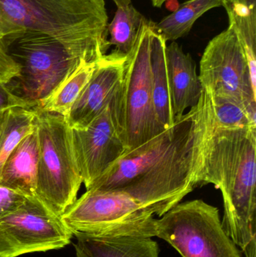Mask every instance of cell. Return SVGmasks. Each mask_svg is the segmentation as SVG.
<instances>
[{
	"instance_id": "cell-1",
	"label": "cell",
	"mask_w": 256,
	"mask_h": 257,
	"mask_svg": "<svg viewBox=\"0 0 256 257\" xmlns=\"http://www.w3.org/2000/svg\"><path fill=\"white\" fill-rule=\"evenodd\" d=\"M214 117L210 96L138 148L125 153L88 190H118L135 196L160 218L201 186L204 145Z\"/></svg>"
},
{
	"instance_id": "cell-2",
	"label": "cell",
	"mask_w": 256,
	"mask_h": 257,
	"mask_svg": "<svg viewBox=\"0 0 256 257\" xmlns=\"http://www.w3.org/2000/svg\"><path fill=\"white\" fill-rule=\"evenodd\" d=\"M201 185L223 198L222 224L246 257H256V130L224 128L213 122L204 145Z\"/></svg>"
},
{
	"instance_id": "cell-3",
	"label": "cell",
	"mask_w": 256,
	"mask_h": 257,
	"mask_svg": "<svg viewBox=\"0 0 256 257\" xmlns=\"http://www.w3.org/2000/svg\"><path fill=\"white\" fill-rule=\"evenodd\" d=\"M8 18L24 30L40 32L89 62L107 54L105 0H0Z\"/></svg>"
},
{
	"instance_id": "cell-4",
	"label": "cell",
	"mask_w": 256,
	"mask_h": 257,
	"mask_svg": "<svg viewBox=\"0 0 256 257\" xmlns=\"http://www.w3.org/2000/svg\"><path fill=\"white\" fill-rule=\"evenodd\" d=\"M0 45L20 68L19 75L6 84L8 87L21 99L37 106L81 63L89 62L52 36L33 30L9 35Z\"/></svg>"
},
{
	"instance_id": "cell-5",
	"label": "cell",
	"mask_w": 256,
	"mask_h": 257,
	"mask_svg": "<svg viewBox=\"0 0 256 257\" xmlns=\"http://www.w3.org/2000/svg\"><path fill=\"white\" fill-rule=\"evenodd\" d=\"M35 109L39 138L36 196L61 217L76 200L83 184L72 128L63 116Z\"/></svg>"
},
{
	"instance_id": "cell-6",
	"label": "cell",
	"mask_w": 256,
	"mask_h": 257,
	"mask_svg": "<svg viewBox=\"0 0 256 257\" xmlns=\"http://www.w3.org/2000/svg\"><path fill=\"white\" fill-rule=\"evenodd\" d=\"M155 216V210L126 192L88 190L61 217L73 235L153 238Z\"/></svg>"
},
{
	"instance_id": "cell-7",
	"label": "cell",
	"mask_w": 256,
	"mask_h": 257,
	"mask_svg": "<svg viewBox=\"0 0 256 257\" xmlns=\"http://www.w3.org/2000/svg\"><path fill=\"white\" fill-rule=\"evenodd\" d=\"M154 24L147 19L141 25L135 46L127 56L121 86L113 102L126 152L165 130L156 117L152 92L150 43Z\"/></svg>"
},
{
	"instance_id": "cell-8",
	"label": "cell",
	"mask_w": 256,
	"mask_h": 257,
	"mask_svg": "<svg viewBox=\"0 0 256 257\" xmlns=\"http://www.w3.org/2000/svg\"><path fill=\"white\" fill-rule=\"evenodd\" d=\"M156 236L183 257H241L219 210L201 199L177 204L156 220Z\"/></svg>"
},
{
	"instance_id": "cell-9",
	"label": "cell",
	"mask_w": 256,
	"mask_h": 257,
	"mask_svg": "<svg viewBox=\"0 0 256 257\" xmlns=\"http://www.w3.org/2000/svg\"><path fill=\"white\" fill-rule=\"evenodd\" d=\"M72 231L37 196H29L13 212L0 217V257H17L63 248Z\"/></svg>"
},
{
	"instance_id": "cell-10",
	"label": "cell",
	"mask_w": 256,
	"mask_h": 257,
	"mask_svg": "<svg viewBox=\"0 0 256 257\" xmlns=\"http://www.w3.org/2000/svg\"><path fill=\"white\" fill-rule=\"evenodd\" d=\"M198 75L210 96L236 101L256 111V87L246 54L231 27L209 42L200 60Z\"/></svg>"
},
{
	"instance_id": "cell-11",
	"label": "cell",
	"mask_w": 256,
	"mask_h": 257,
	"mask_svg": "<svg viewBox=\"0 0 256 257\" xmlns=\"http://www.w3.org/2000/svg\"><path fill=\"white\" fill-rule=\"evenodd\" d=\"M114 99L88 125L72 128L77 160L87 190L127 151L116 119Z\"/></svg>"
},
{
	"instance_id": "cell-12",
	"label": "cell",
	"mask_w": 256,
	"mask_h": 257,
	"mask_svg": "<svg viewBox=\"0 0 256 257\" xmlns=\"http://www.w3.org/2000/svg\"><path fill=\"white\" fill-rule=\"evenodd\" d=\"M127 56L114 50L97 62L66 118L71 128L84 127L109 105L121 86Z\"/></svg>"
},
{
	"instance_id": "cell-13",
	"label": "cell",
	"mask_w": 256,
	"mask_h": 257,
	"mask_svg": "<svg viewBox=\"0 0 256 257\" xmlns=\"http://www.w3.org/2000/svg\"><path fill=\"white\" fill-rule=\"evenodd\" d=\"M170 91L175 120L181 118L188 108L195 107L204 89L192 56L186 54L176 42L165 48Z\"/></svg>"
},
{
	"instance_id": "cell-14",
	"label": "cell",
	"mask_w": 256,
	"mask_h": 257,
	"mask_svg": "<svg viewBox=\"0 0 256 257\" xmlns=\"http://www.w3.org/2000/svg\"><path fill=\"white\" fill-rule=\"evenodd\" d=\"M38 166L39 138L34 124L33 130L20 142L5 163L0 183L27 196H36Z\"/></svg>"
},
{
	"instance_id": "cell-15",
	"label": "cell",
	"mask_w": 256,
	"mask_h": 257,
	"mask_svg": "<svg viewBox=\"0 0 256 257\" xmlns=\"http://www.w3.org/2000/svg\"><path fill=\"white\" fill-rule=\"evenodd\" d=\"M76 250L87 257H159L152 238L135 236L96 237L75 234Z\"/></svg>"
},
{
	"instance_id": "cell-16",
	"label": "cell",
	"mask_w": 256,
	"mask_h": 257,
	"mask_svg": "<svg viewBox=\"0 0 256 257\" xmlns=\"http://www.w3.org/2000/svg\"><path fill=\"white\" fill-rule=\"evenodd\" d=\"M166 43L153 27L150 43L151 84L155 112L163 128L172 126L176 120L173 112L165 48Z\"/></svg>"
},
{
	"instance_id": "cell-17",
	"label": "cell",
	"mask_w": 256,
	"mask_h": 257,
	"mask_svg": "<svg viewBox=\"0 0 256 257\" xmlns=\"http://www.w3.org/2000/svg\"><path fill=\"white\" fill-rule=\"evenodd\" d=\"M228 22L247 59L252 84L256 87V0H224Z\"/></svg>"
},
{
	"instance_id": "cell-18",
	"label": "cell",
	"mask_w": 256,
	"mask_h": 257,
	"mask_svg": "<svg viewBox=\"0 0 256 257\" xmlns=\"http://www.w3.org/2000/svg\"><path fill=\"white\" fill-rule=\"evenodd\" d=\"M117 7L114 19L108 25L110 46L116 51L129 55L135 46L143 23L147 20L132 4V0H111Z\"/></svg>"
},
{
	"instance_id": "cell-19",
	"label": "cell",
	"mask_w": 256,
	"mask_h": 257,
	"mask_svg": "<svg viewBox=\"0 0 256 257\" xmlns=\"http://www.w3.org/2000/svg\"><path fill=\"white\" fill-rule=\"evenodd\" d=\"M224 0H189L178 9L155 23V29L165 42H175L186 36L195 21L214 8L222 7Z\"/></svg>"
},
{
	"instance_id": "cell-20",
	"label": "cell",
	"mask_w": 256,
	"mask_h": 257,
	"mask_svg": "<svg viewBox=\"0 0 256 257\" xmlns=\"http://www.w3.org/2000/svg\"><path fill=\"white\" fill-rule=\"evenodd\" d=\"M98 62V61H97ZM97 62H84L38 108L67 118L71 108L90 81Z\"/></svg>"
},
{
	"instance_id": "cell-21",
	"label": "cell",
	"mask_w": 256,
	"mask_h": 257,
	"mask_svg": "<svg viewBox=\"0 0 256 257\" xmlns=\"http://www.w3.org/2000/svg\"><path fill=\"white\" fill-rule=\"evenodd\" d=\"M35 115V108L18 107L6 111L0 131V175L9 156L34 127Z\"/></svg>"
},
{
	"instance_id": "cell-22",
	"label": "cell",
	"mask_w": 256,
	"mask_h": 257,
	"mask_svg": "<svg viewBox=\"0 0 256 257\" xmlns=\"http://www.w3.org/2000/svg\"><path fill=\"white\" fill-rule=\"evenodd\" d=\"M214 123L224 128H255L256 111L236 101L210 96Z\"/></svg>"
},
{
	"instance_id": "cell-23",
	"label": "cell",
	"mask_w": 256,
	"mask_h": 257,
	"mask_svg": "<svg viewBox=\"0 0 256 257\" xmlns=\"http://www.w3.org/2000/svg\"><path fill=\"white\" fill-rule=\"evenodd\" d=\"M28 197L23 192L0 183V217L19 208Z\"/></svg>"
},
{
	"instance_id": "cell-24",
	"label": "cell",
	"mask_w": 256,
	"mask_h": 257,
	"mask_svg": "<svg viewBox=\"0 0 256 257\" xmlns=\"http://www.w3.org/2000/svg\"><path fill=\"white\" fill-rule=\"evenodd\" d=\"M33 108L36 104L27 102L12 93L7 84H0V111H7L13 108Z\"/></svg>"
},
{
	"instance_id": "cell-25",
	"label": "cell",
	"mask_w": 256,
	"mask_h": 257,
	"mask_svg": "<svg viewBox=\"0 0 256 257\" xmlns=\"http://www.w3.org/2000/svg\"><path fill=\"white\" fill-rule=\"evenodd\" d=\"M19 74V66L0 45V84H9Z\"/></svg>"
},
{
	"instance_id": "cell-26",
	"label": "cell",
	"mask_w": 256,
	"mask_h": 257,
	"mask_svg": "<svg viewBox=\"0 0 256 257\" xmlns=\"http://www.w3.org/2000/svg\"><path fill=\"white\" fill-rule=\"evenodd\" d=\"M24 29L12 22L5 13L0 5V44L2 41L9 35L21 31Z\"/></svg>"
},
{
	"instance_id": "cell-27",
	"label": "cell",
	"mask_w": 256,
	"mask_h": 257,
	"mask_svg": "<svg viewBox=\"0 0 256 257\" xmlns=\"http://www.w3.org/2000/svg\"><path fill=\"white\" fill-rule=\"evenodd\" d=\"M168 0H151L152 5L155 8H161L163 6L164 3Z\"/></svg>"
},
{
	"instance_id": "cell-28",
	"label": "cell",
	"mask_w": 256,
	"mask_h": 257,
	"mask_svg": "<svg viewBox=\"0 0 256 257\" xmlns=\"http://www.w3.org/2000/svg\"><path fill=\"white\" fill-rule=\"evenodd\" d=\"M7 111H0V131H1L2 126H3V120H4L5 116H6V113Z\"/></svg>"
},
{
	"instance_id": "cell-29",
	"label": "cell",
	"mask_w": 256,
	"mask_h": 257,
	"mask_svg": "<svg viewBox=\"0 0 256 257\" xmlns=\"http://www.w3.org/2000/svg\"><path fill=\"white\" fill-rule=\"evenodd\" d=\"M75 251H76V256H75V257H87L82 252L80 251V250L75 249Z\"/></svg>"
}]
</instances>
